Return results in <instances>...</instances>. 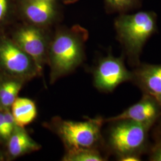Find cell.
Masks as SVG:
<instances>
[{
    "instance_id": "obj_11",
    "label": "cell",
    "mask_w": 161,
    "mask_h": 161,
    "mask_svg": "<svg viewBox=\"0 0 161 161\" xmlns=\"http://www.w3.org/2000/svg\"><path fill=\"white\" fill-rule=\"evenodd\" d=\"M25 82L4 74L0 75V111L11 109Z\"/></svg>"
},
{
    "instance_id": "obj_6",
    "label": "cell",
    "mask_w": 161,
    "mask_h": 161,
    "mask_svg": "<svg viewBox=\"0 0 161 161\" xmlns=\"http://www.w3.org/2000/svg\"><path fill=\"white\" fill-rule=\"evenodd\" d=\"M123 54L116 58L111 54L101 58L93 71L94 86L98 91L112 92L120 84L131 81L132 71L127 69Z\"/></svg>"
},
{
    "instance_id": "obj_9",
    "label": "cell",
    "mask_w": 161,
    "mask_h": 161,
    "mask_svg": "<svg viewBox=\"0 0 161 161\" xmlns=\"http://www.w3.org/2000/svg\"><path fill=\"white\" fill-rule=\"evenodd\" d=\"M131 82L145 94H161V64H140L132 71Z\"/></svg>"
},
{
    "instance_id": "obj_5",
    "label": "cell",
    "mask_w": 161,
    "mask_h": 161,
    "mask_svg": "<svg viewBox=\"0 0 161 161\" xmlns=\"http://www.w3.org/2000/svg\"><path fill=\"white\" fill-rule=\"evenodd\" d=\"M0 70L3 74L25 81L40 76L34 60L14 42L8 40L0 41Z\"/></svg>"
},
{
    "instance_id": "obj_16",
    "label": "cell",
    "mask_w": 161,
    "mask_h": 161,
    "mask_svg": "<svg viewBox=\"0 0 161 161\" xmlns=\"http://www.w3.org/2000/svg\"><path fill=\"white\" fill-rule=\"evenodd\" d=\"M11 135L8 131L4 119L3 111H0V139L3 141H7Z\"/></svg>"
},
{
    "instance_id": "obj_1",
    "label": "cell",
    "mask_w": 161,
    "mask_h": 161,
    "mask_svg": "<svg viewBox=\"0 0 161 161\" xmlns=\"http://www.w3.org/2000/svg\"><path fill=\"white\" fill-rule=\"evenodd\" d=\"M118 40L123 48L128 64L137 67L147 41L157 31V16L155 12H139L122 14L115 22Z\"/></svg>"
},
{
    "instance_id": "obj_8",
    "label": "cell",
    "mask_w": 161,
    "mask_h": 161,
    "mask_svg": "<svg viewBox=\"0 0 161 161\" xmlns=\"http://www.w3.org/2000/svg\"><path fill=\"white\" fill-rule=\"evenodd\" d=\"M161 117V106L155 97L143 94V97L137 103L128 108L120 114L104 119V122L129 119L151 129Z\"/></svg>"
},
{
    "instance_id": "obj_17",
    "label": "cell",
    "mask_w": 161,
    "mask_h": 161,
    "mask_svg": "<svg viewBox=\"0 0 161 161\" xmlns=\"http://www.w3.org/2000/svg\"><path fill=\"white\" fill-rule=\"evenodd\" d=\"M149 160L161 161V142H155L150 150Z\"/></svg>"
},
{
    "instance_id": "obj_22",
    "label": "cell",
    "mask_w": 161,
    "mask_h": 161,
    "mask_svg": "<svg viewBox=\"0 0 161 161\" xmlns=\"http://www.w3.org/2000/svg\"><path fill=\"white\" fill-rule=\"evenodd\" d=\"M50 1H51V0H50Z\"/></svg>"
},
{
    "instance_id": "obj_4",
    "label": "cell",
    "mask_w": 161,
    "mask_h": 161,
    "mask_svg": "<svg viewBox=\"0 0 161 161\" xmlns=\"http://www.w3.org/2000/svg\"><path fill=\"white\" fill-rule=\"evenodd\" d=\"M103 118H88L86 121H72L55 118L52 128L62 140L66 150L78 148H96L102 140Z\"/></svg>"
},
{
    "instance_id": "obj_2",
    "label": "cell",
    "mask_w": 161,
    "mask_h": 161,
    "mask_svg": "<svg viewBox=\"0 0 161 161\" xmlns=\"http://www.w3.org/2000/svg\"><path fill=\"white\" fill-rule=\"evenodd\" d=\"M108 144L119 161H141V155L149 148V128L135 121H111Z\"/></svg>"
},
{
    "instance_id": "obj_13",
    "label": "cell",
    "mask_w": 161,
    "mask_h": 161,
    "mask_svg": "<svg viewBox=\"0 0 161 161\" xmlns=\"http://www.w3.org/2000/svg\"><path fill=\"white\" fill-rule=\"evenodd\" d=\"M10 110L16 125L22 128L31 124L37 116L36 104L28 98L17 97L12 104Z\"/></svg>"
},
{
    "instance_id": "obj_12",
    "label": "cell",
    "mask_w": 161,
    "mask_h": 161,
    "mask_svg": "<svg viewBox=\"0 0 161 161\" xmlns=\"http://www.w3.org/2000/svg\"><path fill=\"white\" fill-rule=\"evenodd\" d=\"M54 7L50 0H28L25 13L32 23L42 25L48 23L54 15Z\"/></svg>"
},
{
    "instance_id": "obj_14",
    "label": "cell",
    "mask_w": 161,
    "mask_h": 161,
    "mask_svg": "<svg viewBox=\"0 0 161 161\" xmlns=\"http://www.w3.org/2000/svg\"><path fill=\"white\" fill-rule=\"evenodd\" d=\"M101 153L96 148H78L66 150L62 161H105Z\"/></svg>"
},
{
    "instance_id": "obj_21",
    "label": "cell",
    "mask_w": 161,
    "mask_h": 161,
    "mask_svg": "<svg viewBox=\"0 0 161 161\" xmlns=\"http://www.w3.org/2000/svg\"><path fill=\"white\" fill-rule=\"evenodd\" d=\"M1 156H0V160H1Z\"/></svg>"
},
{
    "instance_id": "obj_20",
    "label": "cell",
    "mask_w": 161,
    "mask_h": 161,
    "mask_svg": "<svg viewBox=\"0 0 161 161\" xmlns=\"http://www.w3.org/2000/svg\"><path fill=\"white\" fill-rule=\"evenodd\" d=\"M155 97L156 100L158 101V102L159 103V104L161 106V94H159L156 96H154Z\"/></svg>"
},
{
    "instance_id": "obj_10",
    "label": "cell",
    "mask_w": 161,
    "mask_h": 161,
    "mask_svg": "<svg viewBox=\"0 0 161 161\" xmlns=\"http://www.w3.org/2000/svg\"><path fill=\"white\" fill-rule=\"evenodd\" d=\"M7 149L11 158H16L40 149L37 143L24 128L17 126L6 141Z\"/></svg>"
},
{
    "instance_id": "obj_15",
    "label": "cell",
    "mask_w": 161,
    "mask_h": 161,
    "mask_svg": "<svg viewBox=\"0 0 161 161\" xmlns=\"http://www.w3.org/2000/svg\"><path fill=\"white\" fill-rule=\"evenodd\" d=\"M106 4L113 12H130L140 6V0H105Z\"/></svg>"
},
{
    "instance_id": "obj_18",
    "label": "cell",
    "mask_w": 161,
    "mask_h": 161,
    "mask_svg": "<svg viewBox=\"0 0 161 161\" xmlns=\"http://www.w3.org/2000/svg\"><path fill=\"white\" fill-rule=\"evenodd\" d=\"M158 123L154 130V137L155 138V142H161V117L156 122Z\"/></svg>"
},
{
    "instance_id": "obj_7",
    "label": "cell",
    "mask_w": 161,
    "mask_h": 161,
    "mask_svg": "<svg viewBox=\"0 0 161 161\" xmlns=\"http://www.w3.org/2000/svg\"><path fill=\"white\" fill-rule=\"evenodd\" d=\"M14 42L31 58L41 75L47 62L48 48L46 39L40 30L28 26L17 31Z\"/></svg>"
},
{
    "instance_id": "obj_3",
    "label": "cell",
    "mask_w": 161,
    "mask_h": 161,
    "mask_svg": "<svg viewBox=\"0 0 161 161\" xmlns=\"http://www.w3.org/2000/svg\"><path fill=\"white\" fill-rule=\"evenodd\" d=\"M85 38V35L81 37L68 32L59 34L55 37L47 58L52 83L73 72L82 62Z\"/></svg>"
},
{
    "instance_id": "obj_19",
    "label": "cell",
    "mask_w": 161,
    "mask_h": 161,
    "mask_svg": "<svg viewBox=\"0 0 161 161\" xmlns=\"http://www.w3.org/2000/svg\"><path fill=\"white\" fill-rule=\"evenodd\" d=\"M7 9V0H0V21L5 16Z\"/></svg>"
}]
</instances>
